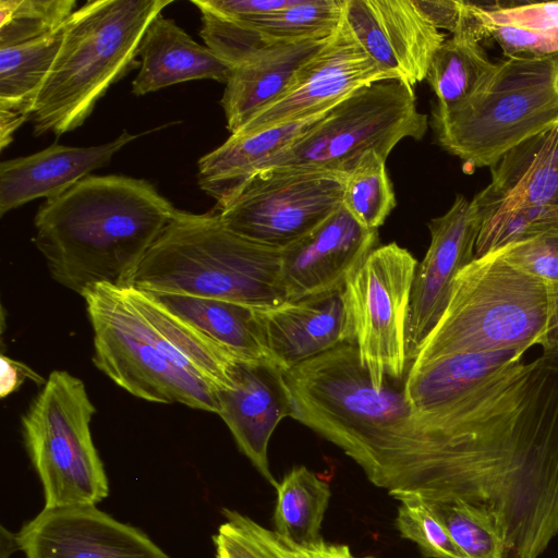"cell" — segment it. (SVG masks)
<instances>
[{
  "instance_id": "22",
  "label": "cell",
  "mask_w": 558,
  "mask_h": 558,
  "mask_svg": "<svg viewBox=\"0 0 558 558\" xmlns=\"http://www.w3.org/2000/svg\"><path fill=\"white\" fill-rule=\"evenodd\" d=\"M138 56L141 68L132 83L135 96L194 80L226 84L232 71L210 48L196 43L173 20L161 13L148 25Z\"/></svg>"
},
{
  "instance_id": "17",
  "label": "cell",
  "mask_w": 558,
  "mask_h": 558,
  "mask_svg": "<svg viewBox=\"0 0 558 558\" xmlns=\"http://www.w3.org/2000/svg\"><path fill=\"white\" fill-rule=\"evenodd\" d=\"M345 0H299L289 8L252 19L220 16L196 5L206 46L231 69L254 52L279 43L329 38L339 27Z\"/></svg>"
},
{
  "instance_id": "4",
  "label": "cell",
  "mask_w": 558,
  "mask_h": 558,
  "mask_svg": "<svg viewBox=\"0 0 558 558\" xmlns=\"http://www.w3.org/2000/svg\"><path fill=\"white\" fill-rule=\"evenodd\" d=\"M172 0H94L75 10L31 119L34 134L81 126L108 88L137 66L141 40Z\"/></svg>"
},
{
  "instance_id": "6",
  "label": "cell",
  "mask_w": 558,
  "mask_h": 558,
  "mask_svg": "<svg viewBox=\"0 0 558 558\" xmlns=\"http://www.w3.org/2000/svg\"><path fill=\"white\" fill-rule=\"evenodd\" d=\"M556 122L558 52L496 62L465 100L434 106L430 125L438 145L474 171Z\"/></svg>"
},
{
  "instance_id": "30",
  "label": "cell",
  "mask_w": 558,
  "mask_h": 558,
  "mask_svg": "<svg viewBox=\"0 0 558 558\" xmlns=\"http://www.w3.org/2000/svg\"><path fill=\"white\" fill-rule=\"evenodd\" d=\"M429 504L464 558H508L501 533L482 510L459 499Z\"/></svg>"
},
{
  "instance_id": "8",
  "label": "cell",
  "mask_w": 558,
  "mask_h": 558,
  "mask_svg": "<svg viewBox=\"0 0 558 558\" xmlns=\"http://www.w3.org/2000/svg\"><path fill=\"white\" fill-rule=\"evenodd\" d=\"M95 412L84 383L65 371H53L22 416L44 508L97 506L108 497V477L90 434Z\"/></svg>"
},
{
  "instance_id": "7",
  "label": "cell",
  "mask_w": 558,
  "mask_h": 558,
  "mask_svg": "<svg viewBox=\"0 0 558 558\" xmlns=\"http://www.w3.org/2000/svg\"><path fill=\"white\" fill-rule=\"evenodd\" d=\"M427 128L428 117L418 111L413 87L398 78L373 82L328 110L256 173L294 169L345 178L365 153L375 150L387 160L400 141L422 140Z\"/></svg>"
},
{
  "instance_id": "1",
  "label": "cell",
  "mask_w": 558,
  "mask_h": 558,
  "mask_svg": "<svg viewBox=\"0 0 558 558\" xmlns=\"http://www.w3.org/2000/svg\"><path fill=\"white\" fill-rule=\"evenodd\" d=\"M83 299L96 367L131 395L218 414L240 359L133 286L97 284Z\"/></svg>"
},
{
  "instance_id": "3",
  "label": "cell",
  "mask_w": 558,
  "mask_h": 558,
  "mask_svg": "<svg viewBox=\"0 0 558 558\" xmlns=\"http://www.w3.org/2000/svg\"><path fill=\"white\" fill-rule=\"evenodd\" d=\"M280 259L281 248L229 230L218 214L177 209L131 286L257 307L276 305L284 301Z\"/></svg>"
},
{
  "instance_id": "37",
  "label": "cell",
  "mask_w": 558,
  "mask_h": 558,
  "mask_svg": "<svg viewBox=\"0 0 558 558\" xmlns=\"http://www.w3.org/2000/svg\"><path fill=\"white\" fill-rule=\"evenodd\" d=\"M499 251L518 268L548 283H558V235L512 243Z\"/></svg>"
},
{
  "instance_id": "14",
  "label": "cell",
  "mask_w": 558,
  "mask_h": 558,
  "mask_svg": "<svg viewBox=\"0 0 558 558\" xmlns=\"http://www.w3.org/2000/svg\"><path fill=\"white\" fill-rule=\"evenodd\" d=\"M482 216L473 201L457 194L449 209L430 219V243L417 265L408 317L409 366L449 300L453 279L475 258Z\"/></svg>"
},
{
  "instance_id": "26",
  "label": "cell",
  "mask_w": 558,
  "mask_h": 558,
  "mask_svg": "<svg viewBox=\"0 0 558 558\" xmlns=\"http://www.w3.org/2000/svg\"><path fill=\"white\" fill-rule=\"evenodd\" d=\"M525 353L521 350H506L458 354L421 365H410L402 387L405 399L415 411H429L506 364L522 360Z\"/></svg>"
},
{
  "instance_id": "29",
  "label": "cell",
  "mask_w": 558,
  "mask_h": 558,
  "mask_svg": "<svg viewBox=\"0 0 558 558\" xmlns=\"http://www.w3.org/2000/svg\"><path fill=\"white\" fill-rule=\"evenodd\" d=\"M342 205L369 230H378L396 207L386 159L377 151L365 153L344 178Z\"/></svg>"
},
{
  "instance_id": "23",
  "label": "cell",
  "mask_w": 558,
  "mask_h": 558,
  "mask_svg": "<svg viewBox=\"0 0 558 558\" xmlns=\"http://www.w3.org/2000/svg\"><path fill=\"white\" fill-rule=\"evenodd\" d=\"M326 113L258 132L231 134L198 160L199 187L216 199L219 208L225 207L266 160L305 134Z\"/></svg>"
},
{
  "instance_id": "19",
  "label": "cell",
  "mask_w": 558,
  "mask_h": 558,
  "mask_svg": "<svg viewBox=\"0 0 558 558\" xmlns=\"http://www.w3.org/2000/svg\"><path fill=\"white\" fill-rule=\"evenodd\" d=\"M138 135L123 131L116 140L89 147L53 144L0 165V216L39 197L52 198L109 163Z\"/></svg>"
},
{
  "instance_id": "32",
  "label": "cell",
  "mask_w": 558,
  "mask_h": 558,
  "mask_svg": "<svg viewBox=\"0 0 558 558\" xmlns=\"http://www.w3.org/2000/svg\"><path fill=\"white\" fill-rule=\"evenodd\" d=\"M75 7V0H0V48L54 33Z\"/></svg>"
},
{
  "instance_id": "39",
  "label": "cell",
  "mask_w": 558,
  "mask_h": 558,
  "mask_svg": "<svg viewBox=\"0 0 558 558\" xmlns=\"http://www.w3.org/2000/svg\"><path fill=\"white\" fill-rule=\"evenodd\" d=\"M299 0H193L211 12L228 19L243 20L266 15L291 5Z\"/></svg>"
},
{
  "instance_id": "27",
  "label": "cell",
  "mask_w": 558,
  "mask_h": 558,
  "mask_svg": "<svg viewBox=\"0 0 558 558\" xmlns=\"http://www.w3.org/2000/svg\"><path fill=\"white\" fill-rule=\"evenodd\" d=\"M275 531L301 545L318 542L331 492L328 481L305 466L293 468L278 483Z\"/></svg>"
},
{
  "instance_id": "13",
  "label": "cell",
  "mask_w": 558,
  "mask_h": 558,
  "mask_svg": "<svg viewBox=\"0 0 558 558\" xmlns=\"http://www.w3.org/2000/svg\"><path fill=\"white\" fill-rule=\"evenodd\" d=\"M26 558H171L95 505L44 508L15 534Z\"/></svg>"
},
{
  "instance_id": "38",
  "label": "cell",
  "mask_w": 558,
  "mask_h": 558,
  "mask_svg": "<svg viewBox=\"0 0 558 558\" xmlns=\"http://www.w3.org/2000/svg\"><path fill=\"white\" fill-rule=\"evenodd\" d=\"M487 32L505 58H537L558 52V32L535 33L511 26H489Z\"/></svg>"
},
{
  "instance_id": "36",
  "label": "cell",
  "mask_w": 558,
  "mask_h": 558,
  "mask_svg": "<svg viewBox=\"0 0 558 558\" xmlns=\"http://www.w3.org/2000/svg\"><path fill=\"white\" fill-rule=\"evenodd\" d=\"M416 7L438 29L451 36L482 41L488 37L480 7L474 1L462 0H414Z\"/></svg>"
},
{
  "instance_id": "42",
  "label": "cell",
  "mask_w": 558,
  "mask_h": 558,
  "mask_svg": "<svg viewBox=\"0 0 558 558\" xmlns=\"http://www.w3.org/2000/svg\"><path fill=\"white\" fill-rule=\"evenodd\" d=\"M0 548H1V553H0L1 558H10L11 554L14 550H16L15 547L11 543H8V542L1 543Z\"/></svg>"
},
{
  "instance_id": "10",
  "label": "cell",
  "mask_w": 558,
  "mask_h": 558,
  "mask_svg": "<svg viewBox=\"0 0 558 558\" xmlns=\"http://www.w3.org/2000/svg\"><path fill=\"white\" fill-rule=\"evenodd\" d=\"M343 181L344 177L320 171H260L218 215L229 230L283 248L342 205Z\"/></svg>"
},
{
  "instance_id": "5",
  "label": "cell",
  "mask_w": 558,
  "mask_h": 558,
  "mask_svg": "<svg viewBox=\"0 0 558 558\" xmlns=\"http://www.w3.org/2000/svg\"><path fill=\"white\" fill-rule=\"evenodd\" d=\"M549 283L499 250L475 257L453 279L446 308L410 365L458 354L538 345L548 320Z\"/></svg>"
},
{
  "instance_id": "2",
  "label": "cell",
  "mask_w": 558,
  "mask_h": 558,
  "mask_svg": "<svg viewBox=\"0 0 558 558\" xmlns=\"http://www.w3.org/2000/svg\"><path fill=\"white\" fill-rule=\"evenodd\" d=\"M175 210L146 180L88 175L39 206L33 240L51 277L83 296L97 284L131 286Z\"/></svg>"
},
{
  "instance_id": "18",
  "label": "cell",
  "mask_w": 558,
  "mask_h": 558,
  "mask_svg": "<svg viewBox=\"0 0 558 558\" xmlns=\"http://www.w3.org/2000/svg\"><path fill=\"white\" fill-rule=\"evenodd\" d=\"M263 342L284 372L338 345L354 344L343 290L339 293L255 306Z\"/></svg>"
},
{
  "instance_id": "34",
  "label": "cell",
  "mask_w": 558,
  "mask_h": 558,
  "mask_svg": "<svg viewBox=\"0 0 558 558\" xmlns=\"http://www.w3.org/2000/svg\"><path fill=\"white\" fill-rule=\"evenodd\" d=\"M222 515L213 536L217 558H284L268 529L232 509L223 508Z\"/></svg>"
},
{
  "instance_id": "16",
  "label": "cell",
  "mask_w": 558,
  "mask_h": 558,
  "mask_svg": "<svg viewBox=\"0 0 558 558\" xmlns=\"http://www.w3.org/2000/svg\"><path fill=\"white\" fill-rule=\"evenodd\" d=\"M286 372L270 359H241L232 387L218 393L219 412L239 450L275 488L268 444L284 417L295 416Z\"/></svg>"
},
{
  "instance_id": "25",
  "label": "cell",
  "mask_w": 558,
  "mask_h": 558,
  "mask_svg": "<svg viewBox=\"0 0 558 558\" xmlns=\"http://www.w3.org/2000/svg\"><path fill=\"white\" fill-rule=\"evenodd\" d=\"M148 293L168 311L235 355L269 359L255 306L186 294Z\"/></svg>"
},
{
  "instance_id": "35",
  "label": "cell",
  "mask_w": 558,
  "mask_h": 558,
  "mask_svg": "<svg viewBox=\"0 0 558 558\" xmlns=\"http://www.w3.org/2000/svg\"><path fill=\"white\" fill-rule=\"evenodd\" d=\"M486 27L511 26L535 33L558 32V1L476 2Z\"/></svg>"
},
{
  "instance_id": "24",
  "label": "cell",
  "mask_w": 558,
  "mask_h": 558,
  "mask_svg": "<svg viewBox=\"0 0 558 558\" xmlns=\"http://www.w3.org/2000/svg\"><path fill=\"white\" fill-rule=\"evenodd\" d=\"M65 26V24H64ZM64 26L47 36L0 48V147L31 119L38 94L52 68Z\"/></svg>"
},
{
  "instance_id": "20",
  "label": "cell",
  "mask_w": 558,
  "mask_h": 558,
  "mask_svg": "<svg viewBox=\"0 0 558 558\" xmlns=\"http://www.w3.org/2000/svg\"><path fill=\"white\" fill-rule=\"evenodd\" d=\"M473 198L481 216L533 206L558 207V122L508 150Z\"/></svg>"
},
{
  "instance_id": "33",
  "label": "cell",
  "mask_w": 558,
  "mask_h": 558,
  "mask_svg": "<svg viewBox=\"0 0 558 558\" xmlns=\"http://www.w3.org/2000/svg\"><path fill=\"white\" fill-rule=\"evenodd\" d=\"M396 526L414 542L425 558H464L428 500L416 495H397Z\"/></svg>"
},
{
  "instance_id": "15",
  "label": "cell",
  "mask_w": 558,
  "mask_h": 558,
  "mask_svg": "<svg viewBox=\"0 0 558 558\" xmlns=\"http://www.w3.org/2000/svg\"><path fill=\"white\" fill-rule=\"evenodd\" d=\"M343 19L365 52L411 87L446 40L414 0H345Z\"/></svg>"
},
{
  "instance_id": "41",
  "label": "cell",
  "mask_w": 558,
  "mask_h": 558,
  "mask_svg": "<svg viewBox=\"0 0 558 558\" xmlns=\"http://www.w3.org/2000/svg\"><path fill=\"white\" fill-rule=\"evenodd\" d=\"M538 345L542 354L558 359V283H549L547 328Z\"/></svg>"
},
{
  "instance_id": "28",
  "label": "cell",
  "mask_w": 558,
  "mask_h": 558,
  "mask_svg": "<svg viewBox=\"0 0 558 558\" xmlns=\"http://www.w3.org/2000/svg\"><path fill=\"white\" fill-rule=\"evenodd\" d=\"M495 64L480 41L446 39L434 53L425 78L437 97L435 106L448 109L465 100Z\"/></svg>"
},
{
  "instance_id": "12",
  "label": "cell",
  "mask_w": 558,
  "mask_h": 558,
  "mask_svg": "<svg viewBox=\"0 0 558 558\" xmlns=\"http://www.w3.org/2000/svg\"><path fill=\"white\" fill-rule=\"evenodd\" d=\"M377 242L378 231L363 227L341 205L310 232L281 248L279 278L284 301L341 292Z\"/></svg>"
},
{
  "instance_id": "31",
  "label": "cell",
  "mask_w": 558,
  "mask_h": 558,
  "mask_svg": "<svg viewBox=\"0 0 558 558\" xmlns=\"http://www.w3.org/2000/svg\"><path fill=\"white\" fill-rule=\"evenodd\" d=\"M558 235V207L533 206L496 211L482 217L475 257L509 244Z\"/></svg>"
},
{
  "instance_id": "11",
  "label": "cell",
  "mask_w": 558,
  "mask_h": 558,
  "mask_svg": "<svg viewBox=\"0 0 558 558\" xmlns=\"http://www.w3.org/2000/svg\"><path fill=\"white\" fill-rule=\"evenodd\" d=\"M398 78L362 48L344 19L324 47L303 63L287 92L233 134L253 133L322 114L357 88ZM399 80V78H398Z\"/></svg>"
},
{
  "instance_id": "40",
  "label": "cell",
  "mask_w": 558,
  "mask_h": 558,
  "mask_svg": "<svg viewBox=\"0 0 558 558\" xmlns=\"http://www.w3.org/2000/svg\"><path fill=\"white\" fill-rule=\"evenodd\" d=\"M0 397L5 398L16 391L24 379L28 378L37 384H45L46 380L29 368L27 365L17 362L4 354L0 357Z\"/></svg>"
},
{
  "instance_id": "21",
  "label": "cell",
  "mask_w": 558,
  "mask_h": 558,
  "mask_svg": "<svg viewBox=\"0 0 558 558\" xmlns=\"http://www.w3.org/2000/svg\"><path fill=\"white\" fill-rule=\"evenodd\" d=\"M329 38L274 44L234 65L220 100L230 133L239 131L255 114L278 100L299 68Z\"/></svg>"
},
{
  "instance_id": "9",
  "label": "cell",
  "mask_w": 558,
  "mask_h": 558,
  "mask_svg": "<svg viewBox=\"0 0 558 558\" xmlns=\"http://www.w3.org/2000/svg\"><path fill=\"white\" fill-rule=\"evenodd\" d=\"M416 268L407 248L395 242L380 245L343 289L360 363L375 388L408 372L407 326Z\"/></svg>"
}]
</instances>
